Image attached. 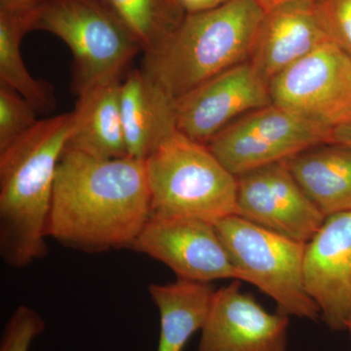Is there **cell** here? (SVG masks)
Instances as JSON below:
<instances>
[{
    "instance_id": "cell-5",
    "label": "cell",
    "mask_w": 351,
    "mask_h": 351,
    "mask_svg": "<svg viewBox=\"0 0 351 351\" xmlns=\"http://www.w3.org/2000/svg\"><path fill=\"white\" fill-rule=\"evenodd\" d=\"M32 31L62 39L73 54L71 91L122 80L138 53L137 38L106 0H48L31 13Z\"/></svg>"
},
{
    "instance_id": "cell-1",
    "label": "cell",
    "mask_w": 351,
    "mask_h": 351,
    "mask_svg": "<svg viewBox=\"0 0 351 351\" xmlns=\"http://www.w3.org/2000/svg\"><path fill=\"white\" fill-rule=\"evenodd\" d=\"M151 215L145 160L97 158L64 149L55 178L48 237L86 253L132 249Z\"/></svg>"
},
{
    "instance_id": "cell-27",
    "label": "cell",
    "mask_w": 351,
    "mask_h": 351,
    "mask_svg": "<svg viewBox=\"0 0 351 351\" xmlns=\"http://www.w3.org/2000/svg\"><path fill=\"white\" fill-rule=\"evenodd\" d=\"M256 1L258 2V5L262 7L265 12H269V10L281 5V4L287 3V2L291 1H297V0H256ZM306 1L317 2L319 0H306Z\"/></svg>"
},
{
    "instance_id": "cell-25",
    "label": "cell",
    "mask_w": 351,
    "mask_h": 351,
    "mask_svg": "<svg viewBox=\"0 0 351 351\" xmlns=\"http://www.w3.org/2000/svg\"><path fill=\"white\" fill-rule=\"evenodd\" d=\"M182 10L186 14L202 12L216 8L230 0H177Z\"/></svg>"
},
{
    "instance_id": "cell-17",
    "label": "cell",
    "mask_w": 351,
    "mask_h": 351,
    "mask_svg": "<svg viewBox=\"0 0 351 351\" xmlns=\"http://www.w3.org/2000/svg\"><path fill=\"white\" fill-rule=\"evenodd\" d=\"M307 197L324 215L351 212V149L324 144L286 161Z\"/></svg>"
},
{
    "instance_id": "cell-12",
    "label": "cell",
    "mask_w": 351,
    "mask_h": 351,
    "mask_svg": "<svg viewBox=\"0 0 351 351\" xmlns=\"http://www.w3.org/2000/svg\"><path fill=\"white\" fill-rule=\"evenodd\" d=\"M307 292L332 331L351 321V212L331 215L306 245L304 260Z\"/></svg>"
},
{
    "instance_id": "cell-23",
    "label": "cell",
    "mask_w": 351,
    "mask_h": 351,
    "mask_svg": "<svg viewBox=\"0 0 351 351\" xmlns=\"http://www.w3.org/2000/svg\"><path fill=\"white\" fill-rule=\"evenodd\" d=\"M316 4L328 36L351 57V0H319Z\"/></svg>"
},
{
    "instance_id": "cell-20",
    "label": "cell",
    "mask_w": 351,
    "mask_h": 351,
    "mask_svg": "<svg viewBox=\"0 0 351 351\" xmlns=\"http://www.w3.org/2000/svg\"><path fill=\"white\" fill-rule=\"evenodd\" d=\"M147 53L178 29L186 13L177 0H106Z\"/></svg>"
},
{
    "instance_id": "cell-24",
    "label": "cell",
    "mask_w": 351,
    "mask_h": 351,
    "mask_svg": "<svg viewBox=\"0 0 351 351\" xmlns=\"http://www.w3.org/2000/svg\"><path fill=\"white\" fill-rule=\"evenodd\" d=\"M47 1L48 0H0V11L32 12Z\"/></svg>"
},
{
    "instance_id": "cell-2",
    "label": "cell",
    "mask_w": 351,
    "mask_h": 351,
    "mask_svg": "<svg viewBox=\"0 0 351 351\" xmlns=\"http://www.w3.org/2000/svg\"><path fill=\"white\" fill-rule=\"evenodd\" d=\"M73 127V113L40 119L0 152V256L24 269L45 257L58 164Z\"/></svg>"
},
{
    "instance_id": "cell-8",
    "label": "cell",
    "mask_w": 351,
    "mask_h": 351,
    "mask_svg": "<svg viewBox=\"0 0 351 351\" xmlns=\"http://www.w3.org/2000/svg\"><path fill=\"white\" fill-rule=\"evenodd\" d=\"M272 104L335 128L351 120V57L328 39L269 82Z\"/></svg>"
},
{
    "instance_id": "cell-26",
    "label": "cell",
    "mask_w": 351,
    "mask_h": 351,
    "mask_svg": "<svg viewBox=\"0 0 351 351\" xmlns=\"http://www.w3.org/2000/svg\"><path fill=\"white\" fill-rule=\"evenodd\" d=\"M330 144L343 145L351 149V120L332 129Z\"/></svg>"
},
{
    "instance_id": "cell-13",
    "label": "cell",
    "mask_w": 351,
    "mask_h": 351,
    "mask_svg": "<svg viewBox=\"0 0 351 351\" xmlns=\"http://www.w3.org/2000/svg\"><path fill=\"white\" fill-rule=\"evenodd\" d=\"M288 315L265 311L232 280L215 292L197 351H287Z\"/></svg>"
},
{
    "instance_id": "cell-4",
    "label": "cell",
    "mask_w": 351,
    "mask_h": 351,
    "mask_svg": "<svg viewBox=\"0 0 351 351\" xmlns=\"http://www.w3.org/2000/svg\"><path fill=\"white\" fill-rule=\"evenodd\" d=\"M152 215L215 223L237 215V177L210 151L177 131L145 160Z\"/></svg>"
},
{
    "instance_id": "cell-15",
    "label": "cell",
    "mask_w": 351,
    "mask_h": 351,
    "mask_svg": "<svg viewBox=\"0 0 351 351\" xmlns=\"http://www.w3.org/2000/svg\"><path fill=\"white\" fill-rule=\"evenodd\" d=\"M120 108L127 152L133 158L145 160L178 131L177 99L142 69L122 80Z\"/></svg>"
},
{
    "instance_id": "cell-7",
    "label": "cell",
    "mask_w": 351,
    "mask_h": 351,
    "mask_svg": "<svg viewBox=\"0 0 351 351\" xmlns=\"http://www.w3.org/2000/svg\"><path fill=\"white\" fill-rule=\"evenodd\" d=\"M331 133L329 127L270 104L235 120L207 145L226 169L239 177L330 144Z\"/></svg>"
},
{
    "instance_id": "cell-19",
    "label": "cell",
    "mask_w": 351,
    "mask_h": 351,
    "mask_svg": "<svg viewBox=\"0 0 351 351\" xmlns=\"http://www.w3.org/2000/svg\"><path fill=\"white\" fill-rule=\"evenodd\" d=\"M31 13L0 11V83L24 97L38 113L46 114L56 107L54 88L29 73L21 53L23 38L32 32Z\"/></svg>"
},
{
    "instance_id": "cell-11",
    "label": "cell",
    "mask_w": 351,
    "mask_h": 351,
    "mask_svg": "<svg viewBox=\"0 0 351 351\" xmlns=\"http://www.w3.org/2000/svg\"><path fill=\"white\" fill-rule=\"evenodd\" d=\"M270 104L269 82L243 62L177 99L178 131L207 145L235 120Z\"/></svg>"
},
{
    "instance_id": "cell-21",
    "label": "cell",
    "mask_w": 351,
    "mask_h": 351,
    "mask_svg": "<svg viewBox=\"0 0 351 351\" xmlns=\"http://www.w3.org/2000/svg\"><path fill=\"white\" fill-rule=\"evenodd\" d=\"M38 110L12 88L0 83V152L13 145L39 121Z\"/></svg>"
},
{
    "instance_id": "cell-10",
    "label": "cell",
    "mask_w": 351,
    "mask_h": 351,
    "mask_svg": "<svg viewBox=\"0 0 351 351\" xmlns=\"http://www.w3.org/2000/svg\"><path fill=\"white\" fill-rule=\"evenodd\" d=\"M237 215L295 241L307 243L324 221L286 161L237 177Z\"/></svg>"
},
{
    "instance_id": "cell-28",
    "label": "cell",
    "mask_w": 351,
    "mask_h": 351,
    "mask_svg": "<svg viewBox=\"0 0 351 351\" xmlns=\"http://www.w3.org/2000/svg\"><path fill=\"white\" fill-rule=\"evenodd\" d=\"M348 332H350V338H351V321L350 322V324L348 325Z\"/></svg>"
},
{
    "instance_id": "cell-22",
    "label": "cell",
    "mask_w": 351,
    "mask_h": 351,
    "mask_svg": "<svg viewBox=\"0 0 351 351\" xmlns=\"http://www.w3.org/2000/svg\"><path fill=\"white\" fill-rule=\"evenodd\" d=\"M45 330V321L32 307L19 306L7 321L0 351H29L32 341Z\"/></svg>"
},
{
    "instance_id": "cell-18",
    "label": "cell",
    "mask_w": 351,
    "mask_h": 351,
    "mask_svg": "<svg viewBox=\"0 0 351 351\" xmlns=\"http://www.w3.org/2000/svg\"><path fill=\"white\" fill-rule=\"evenodd\" d=\"M149 292L160 316L157 351H182L193 335L204 327L216 291L209 283L178 279L152 284Z\"/></svg>"
},
{
    "instance_id": "cell-14",
    "label": "cell",
    "mask_w": 351,
    "mask_h": 351,
    "mask_svg": "<svg viewBox=\"0 0 351 351\" xmlns=\"http://www.w3.org/2000/svg\"><path fill=\"white\" fill-rule=\"evenodd\" d=\"M328 39L316 2H287L265 12L248 61L269 84Z\"/></svg>"
},
{
    "instance_id": "cell-16",
    "label": "cell",
    "mask_w": 351,
    "mask_h": 351,
    "mask_svg": "<svg viewBox=\"0 0 351 351\" xmlns=\"http://www.w3.org/2000/svg\"><path fill=\"white\" fill-rule=\"evenodd\" d=\"M121 82L101 83L78 95L66 149L103 159L128 156L120 108Z\"/></svg>"
},
{
    "instance_id": "cell-3",
    "label": "cell",
    "mask_w": 351,
    "mask_h": 351,
    "mask_svg": "<svg viewBox=\"0 0 351 351\" xmlns=\"http://www.w3.org/2000/svg\"><path fill=\"white\" fill-rule=\"evenodd\" d=\"M265 14L256 0H230L210 10L186 14L169 38L144 53L142 69L180 98L249 60Z\"/></svg>"
},
{
    "instance_id": "cell-9",
    "label": "cell",
    "mask_w": 351,
    "mask_h": 351,
    "mask_svg": "<svg viewBox=\"0 0 351 351\" xmlns=\"http://www.w3.org/2000/svg\"><path fill=\"white\" fill-rule=\"evenodd\" d=\"M132 250L167 265L178 279L239 280L216 226L203 219L151 215Z\"/></svg>"
},
{
    "instance_id": "cell-6",
    "label": "cell",
    "mask_w": 351,
    "mask_h": 351,
    "mask_svg": "<svg viewBox=\"0 0 351 351\" xmlns=\"http://www.w3.org/2000/svg\"><path fill=\"white\" fill-rule=\"evenodd\" d=\"M240 281L272 298L278 313L316 321L320 311L304 276L306 243L256 225L239 215L214 223Z\"/></svg>"
}]
</instances>
